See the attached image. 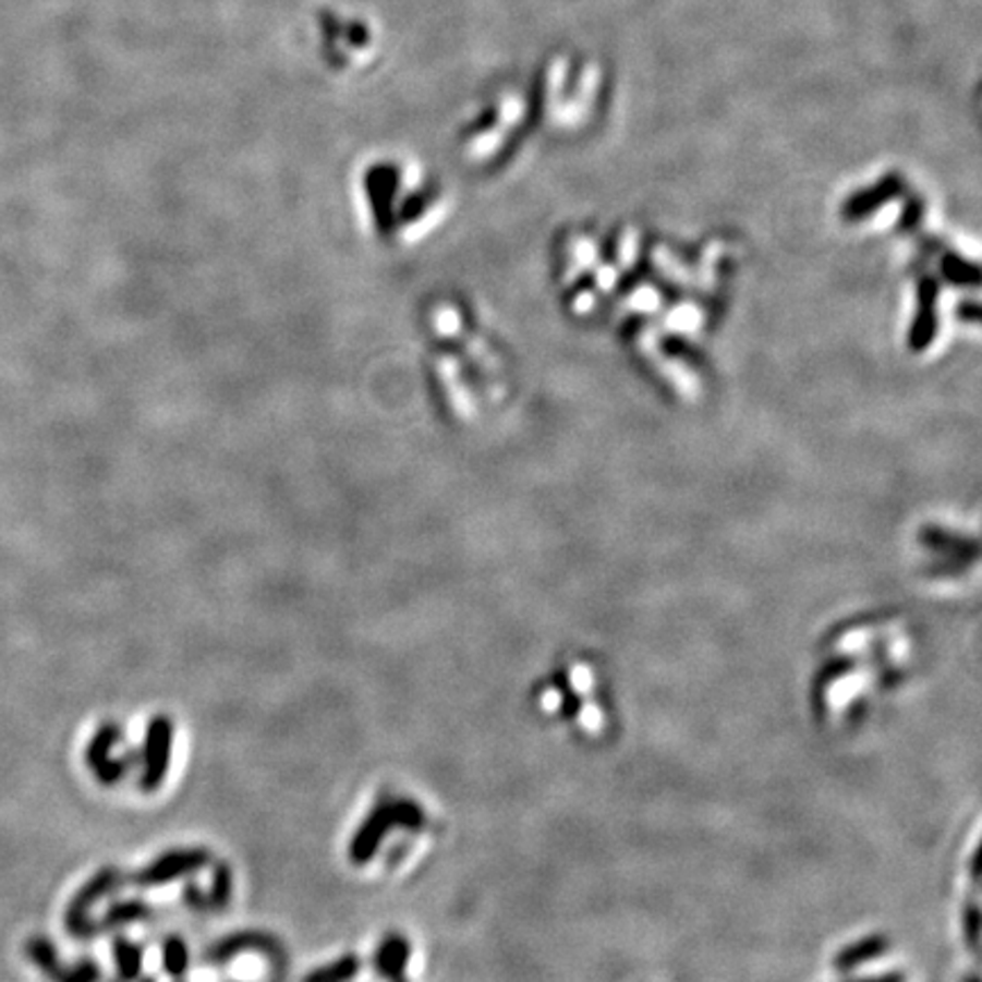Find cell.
Here are the masks:
<instances>
[{
    "label": "cell",
    "mask_w": 982,
    "mask_h": 982,
    "mask_svg": "<svg viewBox=\"0 0 982 982\" xmlns=\"http://www.w3.org/2000/svg\"><path fill=\"white\" fill-rule=\"evenodd\" d=\"M121 739H123V728L117 722H108L96 728V732L92 735V739L87 741V749H85V764L92 774L110 757H114V749L121 744Z\"/></svg>",
    "instance_id": "52a82bcc"
},
{
    "label": "cell",
    "mask_w": 982,
    "mask_h": 982,
    "mask_svg": "<svg viewBox=\"0 0 982 982\" xmlns=\"http://www.w3.org/2000/svg\"><path fill=\"white\" fill-rule=\"evenodd\" d=\"M121 883H123L121 869L102 866L71 896L64 912V928L73 939H89L96 933H100L98 923L92 919V910L105 896H110Z\"/></svg>",
    "instance_id": "6da1fadb"
},
{
    "label": "cell",
    "mask_w": 982,
    "mask_h": 982,
    "mask_svg": "<svg viewBox=\"0 0 982 982\" xmlns=\"http://www.w3.org/2000/svg\"><path fill=\"white\" fill-rule=\"evenodd\" d=\"M182 904L187 906L192 912H196V914H203V912L209 910L207 892L201 889L196 883H187V885H184V889H182Z\"/></svg>",
    "instance_id": "ac0fdd59"
},
{
    "label": "cell",
    "mask_w": 982,
    "mask_h": 982,
    "mask_svg": "<svg viewBox=\"0 0 982 982\" xmlns=\"http://www.w3.org/2000/svg\"><path fill=\"white\" fill-rule=\"evenodd\" d=\"M135 766H140V753H137V751H130V753L110 757L102 766L96 768L94 776H96L98 785H102V787H114V785H119V783H121Z\"/></svg>",
    "instance_id": "9a60e30c"
},
{
    "label": "cell",
    "mask_w": 982,
    "mask_h": 982,
    "mask_svg": "<svg viewBox=\"0 0 982 982\" xmlns=\"http://www.w3.org/2000/svg\"><path fill=\"white\" fill-rule=\"evenodd\" d=\"M244 953H259V955H267V958H280L282 946L276 937H271L264 931H239V933H230L217 942H211L205 948L203 958L211 967H223V965L232 962L237 955H244Z\"/></svg>",
    "instance_id": "5b68a950"
},
{
    "label": "cell",
    "mask_w": 982,
    "mask_h": 982,
    "mask_svg": "<svg viewBox=\"0 0 982 982\" xmlns=\"http://www.w3.org/2000/svg\"><path fill=\"white\" fill-rule=\"evenodd\" d=\"M100 978H102V973H100L98 962L92 958H83V960H77L73 967H64L58 982H100Z\"/></svg>",
    "instance_id": "e0dca14e"
},
{
    "label": "cell",
    "mask_w": 982,
    "mask_h": 982,
    "mask_svg": "<svg viewBox=\"0 0 982 982\" xmlns=\"http://www.w3.org/2000/svg\"><path fill=\"white\" fill-rule=\"evenodd\" d=\"M360 969L362 960L355 953H347L341 958L310 971L303 982H351L360 973Z\"/></svg>",
    "instance_id": "8fae6325"
},
{
    "label": "cell",
    "mask_w": 982,
    "mask_h": 982,
    "mask_svg": "<svg viewBox=\"0 0 982 982\" xmlns=\"http://www.w3.org/2000/svg\"><path fill=\"white\" fill-rule=\"evenodd\" d=\"M412 958V944L403 933H387L376 953H374V971L378 978L393 982L405 978L408 965Z\"/></svg>",
    "instance_id": "8992f818"
},
{
    "label": "cell",
    "mask_w": 982,
    "mask_h": 982,
    "mask_svg": "<svg viewBox=\"0 0 982 982\" xmlns=\"http://www.w3.org/2000/svg\"><path fill=\"white\" fill-rule=\"evenodd\" d=\"M175 982H184V980H182V978H175Z\"/></svg>",
    "instance_id": "7402d4cb"
},
{
    "label": "cell",
    "mask_w": 982,
    "mask_h": 982,
    "mask_svg": "<svg viewBox=\"0 0 982 982\" xmlns=\"http://www.w3.org/2000/svg\"><path fill=\"white\" fill-rule=\"evenodd\" d=\"M862 982H900V978L898 975H885V978H878V980H862Z\"/></svg>",
    "instance_id": "d6986e66"
},
{
    "label": "cell",
    "mask_w": 982,
    "mask_h": 982,
    "mask_svg": "<svg viewBox=\"0 0 982 982\" xmlns=\"http://www.w3.org/2000/svg\"><path fill=\"white\" fill-rule=\"evenodd\" d=\"M153 917V906L142 898H123L114 900V904L105 910V914L98 921V931H117V928L146 921Z\"/></svg>",
    "instance_id": "ba28073f"
},
{
    "label": "cell",
    "mask_w": 982,
    "mask_h": 982,
    "mask_svg": "<svg viewBox=\"0 0 982 982\" xmlns=\"http://www.w3.org/2000/svg\"><path fill=\"white\" fill-rule=\"evenodd\" d=\"M396 828L393 819V805L391 796H380L376 805L368 810V814L362 819V824L353 833V839L349 844V858L355 866H364L374 860L380 851L383 841L387 835Z\"/></svg>",
    "instance_id": "277c9868"
},
{
    "label": "cell",
    "mask_w": 982,
    "mask_h": 982,
    "mask_svg": "<svg viewBox=\"0 0 982 982\" xmlns=\"http://www.w3.org/2000/svg\"><path fill=\"white\" fill-rule=\"evenodd\" d=\"M25 955H28V960L44 973V978H48L50 982H58V978L64 971V962L56 944H52L46 935H33L25 942Z\"/></svg>",
    "instance_id": "9c48e42d"
},
{
    "label": "cell",
    "mask_w": 982,
    "mask_h": 982,
    "mask_svg": "<svg viewBox=\"0 0 982 982\" xmlns=\"http://www.w3.org/2000/svg\"><path fill=\"white\" fill-rule=\"evenodd\" d=\"M391 805H393V819H396V828H401L405 833H421L428 824V814L423 810L421 803H416L410 796H391Z\"/></svg>",
    "instance_id": "4fadbf2b"
},
{
    "label": "cell",
    "mask_w": 982,
    "mask_h": 982,
    "mask_svg": "<svg viewBox=\"0 0 982 982\" xmlns=\"http://www.w3.org/2000/svg\"><path fill=\"white\" fill-rule=\"evenodd\" d=\"M190 946L180 935H169L162 942V967L165 971L175 980V978H184V973L190 971Z\"/></svg>",
    "instance_id": "5bb4252c"
},
{
    "label": "cell",
    "mask_w": 982,
    "mask_h": 982,
    "mask_svg": "<svg viewBox=\"0 0 982 982\" xmlns=\"http://www.w3.org/2000/svg\"><path fill=\"white\" fill-rule=\"evenodd\" d=\"M393 982H408V978H401V980H393Z\"/></svg>",
    "instance_id": "44dd1931"
},
{
    "label": "cell",
    "mask_w": 982,
    "mask_h": 982,
    "mask_svg": "<svg viewBox=\"0 0 982 982\" xmlns=\"http://www.w3.org/2000/svg\"><path fill=\"white\" fill-rule=\"evenodd\" d=\"M140 982H155V978H153V975H146V978L140 975Z\"/></svg>",
    "instance_id": "ffe728a7"
},
{
    "label": "cell",
    "mask_w": 982,
    "mask_h": 982,
    "mask_svg": "<svg viewBox=\"0 0 982 982\" xmlns=\"http://www.w3.org/2000/svg\"><path fill=\"white\" fill-rule=\"evenodd\" d=\"M885 948H887V944H885L883 937H869V939L856 944L853 948H846V950L839 955L837 965H839V969H844V971H846V969H853V967H860L864 960L878 958V955L885 953Z\"/></svg>",
    "instance_id": "2e32d148"
},
{
    "label": "cell",
    "mask_w": 982,
    "mask_h": 982,
    "mask_svg": "<svg viewBox=\"0 0 982 982\" xmlns=\"http://www.w3.org/2000/svg\"><path fill=\"white\" fill-rule=\"evenodd\" d=\"M112 955L117 965V975L121 982H137L144 969V948L123 935L112 942Z\"/></svg>",
    "instance_id": "30bf717a"
},
{
    "label": "cell",
    "mask_w": 982,
    "mask_h": 982,
    "mask_svg": "<svg viewBox=\"0 0 982 982\" xmlns=\"http://www.w3.org/2000/svg\"><path fill=\"white\" fill-rule=\"evenodd\" d=\"M232 889H234V875L228 862L219 860L215 864V871H211V883H209V910L223 912L228 910V906L232 904Z\"/></svg>",
    "instance_id": "7c38bea8"
},
{
    "label": "cell",
    "mask_w": 982,
    "mask_h": 982,
    "mask_svg": "<svg viewBox=\"0 0 982 982\" xmlns=\"http://www.w3.org/2000/svg\"><path fill=\"white\" fill-rule=\"evenodd\" d=\"M173 735L175 726L171 716L155 714L146 726L144 747L140 753V789L146 793L157 791L165 785L169 768H171V755H173Z\"/></svg>",
    "instance_id": "7a4b0ae2"
},
{
    "label": "cell",
    "mask_w": 982,
    "mask_h": 982,
    "mask_svg": "<svg viewBox=\"0 0 982 982\" xmlns=\"http://www.w3.org/2000/svg\"><path fill=\"white\" fill-rule=\"evenodd\" d=\"M211 862V853L207 848L190 846V848H171V851L159 853L144 869L132 875V883L137 887H159L169 885L180 878L205 869Z\"/></svg>",
    "instance_id": "3957f363"
}]
</instances>
